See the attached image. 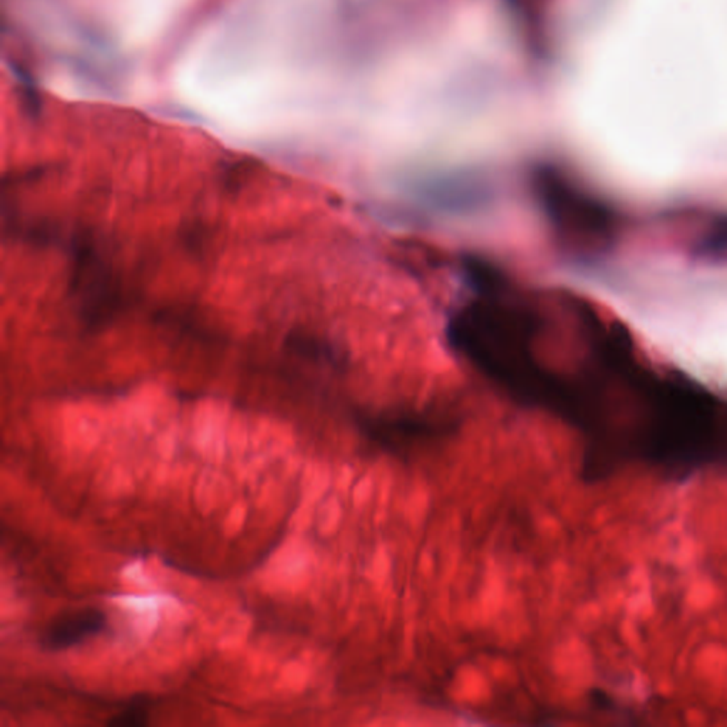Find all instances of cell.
Here are the masks:
<instances>
[{
  "instance_id": "cell-3",
  "label": "cell",
  "mask_w": 727,
  "mask_h": 727,
  "mask_svg": "<svg viewBox=\"0 0 727 727\" xmlns=\"http://www.w3.org/2000/svg\"><path fill=\"white\" fill-rule=\"evenodd\" d=\"M367 435L377 445L394 453H404L448 433L451 424L428 416H386L367 421Z\"/></svg>"
},
{
  "instance_id": "cell-2",
  "label": "cell",
  "mask_w": 727,
  "mask_h": 727,
  "mask_svg": "<svg viewBox=\"0 0 727 727\" xmlns=\"http://www.w3.org/2000/svg\"><path fill=\"white\" fill-rule=\"evenodd\" d=\"M530 183L538 210L564 245L598 247L611 238V210L584 186L552 170L538 171Z\"/></svg>"
},
{
  "instance_id": "cell-5",
  "label": "cell",
  "mask_w": 727,
  "mask_h": 727,
  "mask_svg": "<svg viewBox=\"0 0 727 727\" xmlns=\"http://www.w3.org/2000/svg\"><path fill=\"white\" fill-rule=\"evenodd\" d=\"M150 707L148 701L135 699L124 706L118 713L114 714L110 723L118 727L143 726L150 717Z\"/></svg>"
},
{
  "instance_id": "cell-1",
  "label": "cell",
  "mask_w": 727,
  "mask_h": 727,
  "mask_svg": "<svg viewBox=\"0 0 727 727\" xmlns=\"http://www.w3.org/2000/svg\"><path fill=\"white\" fill-rule=\"evenodd\" d=\"M590 110L727 101V0H624L585 57Z\"/></svg>"
},
{
  "instance_id": "cell-4",
  "label": "cell",
  "mask_w": 727,
  "mask_h": 727,
  "mask_svg": "<svg viewBox=\"0 0 727 727\" xmlns=\"http://www.w3.org/2000/svg\"><path fill=\"white\" fill-rule=\"evenodd\" d=\"M106 625L107 615L98 608H71L47 622L41 634V645L47 651H61L101 634Z\"/></svg>"
}]
</instances>
